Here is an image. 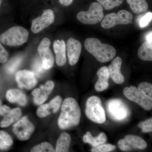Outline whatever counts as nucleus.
I'll return each instance as SVG.
<instances>
[{"mask_svg": "<svg viewBox=\"0 0 152 152\" xmlns=\"http://www.w3.org/2000/svg\"><path fill=\"white\" fill-rule=\"evenodd\" d=\"M81 118V110L77 102L73 98H66L62 104L61 113L58 120L59 127L67 129L78 126Z\"/></svg>", "mask_w": 152, "mask_h": 152, "instance_id": "1", "label": "nucleus"}, {"mask_svg": "<svg viewBox=\"0 0 152 152\" xmlns=\"http://www.w3.org/2000/svg\"><path fill=\"white\" fill-rule=\"evenodd\" d=\"M84 44L86 50L101 63L111 61L116 54V51L113 47L109 44L102 43L96 38H88Z\"/></svg>", "mask_w": 152, "mask_h": 152, "instance_id": "2", "label": "nucleus"}, {"mask_svg": "<svg viewBox=\"0 0 152 152\" xmlns=\"http://www.w3.org/2000/svg\"><path fill=\"white\" fill-rule=\"evenodd\" d=\"M29 33L23 27L16 26L10 28L0 35L2 43L10 46L21 45L27 42Z\"/></svg>", "mask_w": 152, "mask_h": 152, "instance_id": "3", "label": "nucleus"}, {"mask_svg": "<svg viewBox=\"0 0 152 152\" xmlns=\"http://www.w3.org/2000/svg\"><path fill=\"white\" fill-rule=\"evenodd\" d=\"M86 114L93 122L103 124L106 122V113L102 101L97 96H91L87 100L86 105Z\"/></svg>", "mask_w": 152, "mask_h": 152, "instance_id": "4", "label": "nucleus"}, {"mask_svg": "<svg viewBox=\"0 0 152 152\" xmlns=\"http://www.w3.org/2000/svg\"><path fill=\"white\" fill-rule=\"evenodd\" d=\"M106 107L109 115L115 121H123L126 119L130 115L129 107L121 99L110 100L107 102Z\"/></svg>", "mask_w": 152, "mask_h": 152, "instance_id": "5", "label": "nucleus"}, {"mask_svg": "<svg viewBox=\"0 0 152 152\" xmlns=\"http://www.w3.org/2000/svg\"><path fill=\"white\" fill-rule=\"evenodd\" d=\"M77 17L79 21L82 23L96 24L103 19V8L99 3L94 2L91 4L88 10L79 12Z\"/></svg>", "mask_w": 152, "mask_h": 152, "instance_id": "6", "label": "nucleus"}, {"mask_svg": "<svg viewBox=\"0 0 152 152\" xmlns=\"http://www.w3.org/2000/svg\"><path fill=\"white\" fill-rule=\"evenodd\" d=\"M132 14L126 10H121L117 13H112L104 17L101 26L104 29H109L118 25H128L133 20Z\"/></svg>", "mask_w": 152, "mask_h": 152, "instance_id": "7", "label": "nucleus"}, {"mask_svg": "<svg viewBox=\"0 0 152 152\" xmlns=\"http://www.w3.org/2000/svg\"><path fill=\"white\" fill-rule=\"evenodd\" d=\"M13 132L20 140L26 141L30 139L35 130V126L26 116L17 122L13 126Z\"/></svg>", "mask_w": 152, "mask_h": 152, "instance_id": "8", "label": "nucleus"}, {"mask_svg": "<svg viewBox=\"0 0 152 152\" xmlns=\"http://www.w3.org/2000/svg\"><path fill=\"white\" fill-rule=\"evenodd\" d=\"M50 45L51 42L48 38H45L41 41L38 47V52L42 64L46 70L53 67L54 64V58L50 49Z\"/></svg>", "mask_w": 152, "mask_h": 152, "instance_id": "9", "label": "nucleus"}, {"mask_svg": "<svg viewBox=\"0 0 152 152\" xmlns=\"http://www.w3.org/2000/svg\"><path fill=\"white\" fill-rule=\"evenodd\" d=\"M123 93L125 96L129 100L137 104L146 110H150L152 107V101L146 97L139 91L137 88L134 86L126 87Z\"/></svg>", "mask_w": 152, "mask_h": 152, "instance_id": "10", "label": "nucleus"}, {"mask_svg": "<svg viewBox=\"0 0 152 152\" xmlns=\"http://www.w3.org/2000/svg\"><path fill=\"white\" fill-rule=\"evenodd\" d=\"M118 144L120 149L124 151L144 150L147 147V143L145 140L134 135L126 136L124 138L120 140Z\"/></svg>", "mask_w": 152, "mask_h": 152, "instance_id": "11", "label": "nucleus"}, {"mask_svg": "<svg viewBox=\"0 0 152 152\" xmlns=\"http://www.w3.org/2000/svg\"><path fill=\"white\" fill-rule=\"evenodd\" d=\"M55 16L51 10H44L40 17L34 19L32 22L31 30L34 34L40 32L43 30L52 25L54 22Z\"/></svg>", "mask_w": 152, "mask_h": 152, "instance_id": "12", "label": "nucleus"}, {"mask_svg": "<svg viewBox=\"0 0 152 152\" xmlns=\"http://www.w3.org/2000/svg\"><path fill=\"white\" fill-rule=\"evenodd\" d=\"M37 76L31 71L22 70L17 72L16 81L19 88L27 90H31L37 83Z\"/></svg>", "mask_w": 152, "mask_h": 152, "instance_id": "13", "label": "nucleus"}, {"mask_svg": "<svg viewBox=\"0 0 152 152\" xmlns=\"http://www.w3.org/2000/svg\"><path fill=\"white\" fill-rule=\"evenodd\" d=\"M54 82L52 80L46 82L45 86L42 85L39 88L35 89L32 92L34 102L37 105H41L47 100L54 88Z\"/></svg>", "mask_w": 152, "mask_h": 152, "instance_id": "14", "label": "nucleus"}, {"mask_svg": "<svg viewBox=\"0 0 152 152\" xmlns=\"http://www.w3.org/2000/svg\"><path fill=\"white\" fill-rule=\"evenodd\" d=\"M66 46L69 63L71 66L75 65L77 63L80 56L81 44L75 39L70 38L67 42Z\"/></svg>", "mask_w": 152, "mask_h": 152, "instance_id": "15", "label": "nucleus"}, {"mask_svg": "<svg viewBox=\"0 0 152 152\" xmlns=\"http://www.w3.org/2000/svg\"><path fill=\"white\" fill-rule=\"evenodd\" d=\"M122 60L120 57H115L108 67L110 77L118 84H121L124 82L125 78L121 72Z\"/></svg>", "mask_w": 152, "mask_h": 152, "instance_id": "16", "label": "nucleus"}, {"mask_svg": "<svg viewBox=\"0 0 152 152\" xmlns=\"http://www.w3.org/2000/svg\"><path fill=\"white\" fill-rule=\"evenodd\" d=\"M53 49L56 54V62L59 66H62L66 62V45L63 40H56L53 43Z\"/></svg>", "mask_w": 152, "mask_h": 152, "instance_id": "17", "label": "nucleus"}, {"mask_svg": "<svg viewBox=\"0 0 152 152\" xmlns=\"http://www.w3.org/2000/svg\"><path fill=\"white\" fill-rule=\"evenodd\" d=\"M99 77L95 86V90L98 92H102L108 88L109 86V79L110 75L107 67H102L97 72Z\"/></svg>", "mask_w": 152, "mask_h": 152, "instance_id": "18", "label": "nucleus"}, {"mask_svg": "<svg viewBox=\"0 0 152 152\" xmlns=\"http://www.w3.org/2000/svg\"><path fill=\"white\" fill-rule=\"evenodd\" d=\"M6 98L10 102L16 103L21 106H25L27 104L26 96L21 91L17 89L8 90L6 94Z\"/></svg>", "mask_w": 152, "mask_h": 152, "instance_id": "19", "label": "nucleus"}, {"mask_svg": "<svg viewBox=\"0 0 152 152\" xmlns=\"http://www.w3.org/2000/svg\"><path fill=\"white\" fill-rule=\"evenodd\" d=\"M22 115V110L20 108L12 109L8 114L4 117V119L0 123V127L1 128L9 127L12 124L18 121Z\"/></svg>", "mask_w": 152, "mask_h": 152, "instance_id": "20", "label": "nucleus"}, {"mask_svg": "<svg viewBox=\"0 0 152 152\" xmlns=\"http://www.w3.org/2000/svg\"><path fill=\"white\" fill-rule=\"evenodd\" d=\"M107 140V136L104 132L101 133L97 137H94L91 132H88L83 137L84 142L86 143L90 144L93 147L98 146L102 144L105 143Z\"/></svg>", "mask_w": 152, "mask_h": 152, "instance_id": "21", "label": "nucleus"}, {"mask_svg": "<svg viewBox=\"0 0 152 152\" xmlns=\"http://www.w3.org/2000/svg\"><path fill=\"white\" fill-rule=\"evenodd\" d=\"M71 140L70 136L68 133H62L57 141L56 152H69Z\"/></svg>", "mask_w": 152, "mask_h": 152, "instance_id": "22", "label": "nucleus"}, {"mask_svg": "<svg viewBox=\"0 0 152 152\" xmlns=\"http://www.w3.org/2000/svg\"><path fill=\"white\" fill-rule=\"evenodd\" d=\"M138 56L144 61H152V43L146 41L142 44L138 50Z\"/></svg>", "mask_w": 152, "mask_h": 152, "instance_id": "23", "label": "nucleus"}, {"mask_svg": "<svg viewBox=\"0 0 152 152\" xmlns=\"http://www.w3.org/2000/svg\"><path fill=\"white\" fill-rule=\"evenodd\" d=\"M133 12L139 14L145 12L148 5L146 0H126Z\"/></svg>", "mask_w": 152, "mask_h": 152, "instance_id": "24", "label": "nucleus"}, {"mask_svg": "<svg viewBox=\"0 0 152 152\" xmlns=\"http://www.w3.org/2000/svg\"><path fill=\"white\" fill-rule=\"evenodd\" d=\"M23 57L17 56L11 59L5 66V71L9 75H12L21 65Z\"/></svg>", "mask_w": 152, "mask_h": 152, "instance_id": "25", "label": "nucleus"}, {"mask_svg": "<svg viewBox=\"0 0 152 152\" xmlns=\"http://www.w3.org/2000/svg\"><path fill=\"white\" fill-rule=\"evenodd\" d=\"M13 143L10 135L4 131H0V150L7 151L10 148Z\"/></svg>", "mask_w": 152, "mask_h": 152, "instance_id": "26", "label": "nucleus"}, {"mask_svg": "<svg viewBox=\"0 0 152 152\" xmlns=\"http://www.w3.org/2000/svg\"><path fill=\"white\" fill-rule=\"evenodd\" d=\"M31 68L32 72L37 77H41L47 71L44 69L40 58L39 57H36L34 59L32 64Z\"/></svg>", "mask_w": 152, "mask_h": 152, "instance_id": "27", "label": "nucleus"}, {"mask_svg": "<svg viewBox=\"0 0 152 152\" xmlns=\"http://www.w3.org/2000/svg\"><path fill=\"white\" fill-rule=\"evenodd\" d=\"M52 113H53V107L50 102L41 105L37 110V115L40 118H45Z\"/></svg>", "mask_w": 152, "mask_h": 152, "instance_id": "28", "label": "nucleus"}, {"mask_svg": "<svg viewBox=\"0 0 152 152\" xmlns=\"http://www.w3.org/2000/svg\"><path fill=\"white\" fill-rule=\"evenodd\" d=\"M138 90L142 94L152 100V85L148 82H142L139 85Z\"/></svg>", "mask_w": 152, "mask_h": 152, "instance_id": "29", "label": "nucleus"}, {"mask_svg": "<svg viewBox=\"0 0 152 152\" xmlns=\"http://www.w3.org/2000/svg\"><path fill=\"white\" fill-rule=\"evenodd\" d=\"M31 152H56V151L51 144L45 142L33 147Z\"/></svg>", "mask_w": 152, "mask_h": 152, "instance_id": "30", "label": "nucleus"}, {"mask_svg": "<svg viewBox=\"0 0 152 152\" xmlns=\"http://www.w3.org/2000/svg\"><path fill=\"white\" fill-rule=\"evenodd\" d=\"M97 1L105 10H109L121 5L124 0H97Z\"/></svg>", "mask_w": 152, "mask_h": 152, "instance_id": "31", "label": "nucleus"}, {"mask_svg": "<svg viewBox=\"0 0 152 152\" xmlns=\"http://www.w3.org/2000/svg\"><path fill=\"white\" fill-rule=\"evenodd\" d=\"M116 148V146L110 144H103L100 145L93 147L91 150V152H110Z\"/></svg>", "mask_w": 152, "mask_h": 152, "instance_id": "32", "label": "nucleus"}, {"mask_svg": "<svg viewBox=\"0 0 152 152\" xmlns=\"http://www.w3.org/2000/svg\"><path fill=\"white\" fill-rule=\"evenodd\" d=\"M138 126L142 129L143 132H151L152 131V118L140 123L138 124Z\"/></svg>", "mask_w": 152, "mask_h": 152, "instance_id": "33", "label": "nucleus"}, {"mask_svg": "<svg viewBox=\"0 0 152 152\" xmlns=\"http://www.w3.org/2000/svg\"><path fill=\"white\" fill-rule=\"evenodd\" d=\"M152 13L149 12L141 18L140 21V26L141 28L145 27L148 25L152 20Z\"/></svg>", "mask_w": 152, "mask_h": 152, "instance_id": "34", "label": "nucleus"}, {"mask_svg": "<svg viewBox=\"0 0 152 152\" xmlns=\"http://www.w3.org/2000/svg\"><path fill=\"white\" fill-rule=\"evenodd\" d=\"M9 54L8 52L0 43V63L5 64L8 60Z\"/></svg>", "mask_w": 152, "mask_h": 152, "instance_id": "35", "label": "nucleus"}, {"mask_svg": "<svg viewBox=\"0 0 152 152\" xmlns=\"http://www.w3.org/2000/svg\"><path fill=\"white\" fill-rule=\"evenodd\" d=\"M12 109L8 106L4 105L0 107V115L3 116H5L7 114H8Z\"/></svg>", "mask_w": 152, "mask_h": 152, "instance_id": "36", "label": "nucleus"}, {"mask_svg": "<svg viewBox=\"0 0 152 152\" xmlns=\"http://www.w3.org/2000/svg\"><path fill=\"white\" fill-rule=\"evenodd\" d=\"M74 0H59L61 4L64 6L70 5L72 3Z\"/></svg>", "mask_w": 152, "mask_h": 152, "instance_id": "37", "label": "nucleus"}, {"mask_svg": "<svg viewBox=\"0 0 152 152\" xmlns=\"http://www.w3.org/2000/svg\"><path fill=\"white\" fill-rule=\"evenodd\" d=\"M146 41L148 42L152 43V31L150 32L149 34H148V35L146 37Z\"/></svg>", "mask_w": 152, "mask_h": 152, "instance_id": "38", "label": "nucleus"}, {"mask_svg": "<svg viewBox=\"0 0 152 152\" xmlns=\"http://www.w3.org/2000/svg\"><path fill=\"white\" fill-rule=\"evenodd\" d=\"M2 2V0H0V7H1V5Z\"/></svg>", "mask_w": 152, "mask_h": 152, "instance_id": "39", "label": "nucleus"}, {"mask_svg": "<svg viewBox=\"0 0 152 152\" xmlns=\"http://www.w3.org/2000/svg\"><path fill=\"white\" fill-rule=\"evenodd\" d=\"M1 101L0 100V107H1Z\"/></svg>", "mask_w": 152, "mask_h": 152, "instance_id": "40", "label": "nucleus"}]
</instances>
